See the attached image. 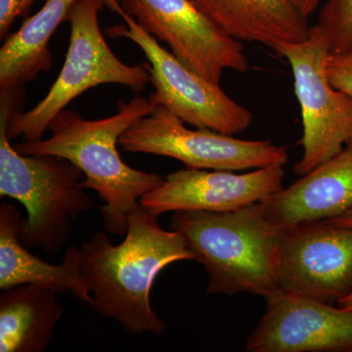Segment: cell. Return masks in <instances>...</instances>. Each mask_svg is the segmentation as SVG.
I'll use <instances>...</instances> for the list:
<instances>
[{"mask_svg": "<svg viewBox=\"0 0 352 352\" xmlns=\"http://www.w3.org/2000/svg\"><path fill=\"white\" fill-rule=\"evenodd\" d=\"M157 217L139 204L129 214L122 244L97 232L80 249V273L91 296L88 305L131 335L164 332L166 324L150 302L153 284L170 264L196 261L182 234L164 230Z\"/></svg>", "mask_w": 352, "mask_h": 352, "instance_id": "1", "label": "cell"}, {"mask_svg": "<svg viewBox=\"0 0 352 352\" xmlns=\"http://www.w3.org/2000/svg\"><path fill=\"white\" fill-rule=\"evenodd\" d=\"M157 106L151 94L148 98L136 95L131 101H120L118 112L105 119L85 120L64 109L51 120L50 138L25 141L14 147L23 155L64 157L75 164L85 175L80 188L94 190L105 203L101 214L106 232L122 235L140 199L161 186L164 177L127 166L117 145L129 127Z\"/></svg>", "mask_w": 352, "mask_h": 352, "instance_id": "2", "label": "cell"}, {"mask_svg": "<svg viewBox=\"0 0 352 352\" xmlns=\"http://www.w3.org/2000/svg\"><path fill=\"white\" fill-rule=\"evenodd\" d=\"M179 231L208 275L207 293H248L267 298L277 292L275 265L281 228L264 217L261 204L229 212H175Z\"/></svg>", "mask_w": 352, "mask_h": 352, "instance_id": "3", "label": "cell"}, {"mask_svg": "<svg viewBox=\"0 0 352 352\" xmlns=\"http://www.w3.org/2000/svg\"><path fill=\"white\" fill-rule=\"evenodd\" d=\"M19 88L0 94V196L23 204L27 219L19 231L22 244L54 254L73 233L78 215L94 208L80 188L83 173L64 157L23 155L7 133Z\"/></svg>", "mask_w": 352, "mask_h": 352, "instance_id": "4", "label": "cell"}, {"mask_svg": "<svg viewBox=\"0 0 352 352\" xmlns=\"http://www.w3.org/2000/svg\"><path fill=\"white\" fill-rule=\"evenodd\" d=\"M104 0H76L67 22L71 36L61 72L45 97L25 113L12 112L8 120L9 138L23 136L25 141L43 139L51 120L76 97L101 85H120L135 92L151 80L147 66L120 61L104 38L99 14Z\"/></svg>", "mask_w": 352, "mask_h": 352, "instance_id": "5", "label": "cell"}, {"mask_svg": "<svg viewBox=\"0 0 352 352\" xmlns=\"http://www.w3.org/2000/svg\"><path fill=\"white\" fill-rule=\"evenodd\" d=\"M113 12L124 21L106 30L110 38L129 39L139 46L148 60L147 66L159 105L197 129H207L235 135L249 129L252 113L234 101L219 83L206 80L183 65L126 12L119 0H104Z\"/></svg>", "mask_w": 352, "mask_h": 352, "instance_id": "6", "label": "cell"}, {"mask_svg": "<svg viewBox=\"0 0 352 352\" xmlns=\"http://www.w3.org/2000/svg\"><path fill=\"white\" fill-rule=\"evenodd\" d=\"M278 54L286 58L302 113L303 154L294 168L307 175L339 154L352 141V97L333 87L327 76L331 54L325 34L317 25L308 38L280 44Z\"/></svg>", "mask_w": 352, "mask_h": 352, "instance_id": "7", "label": "cell"}, {"mask_svg": "<svg viewBox=\"0 0 352 352\" xmlns=\"http://www.w3.org/2000/svg\"><path fill=\"white\" fill-rule=\"evenodd\" d=\"M122 150L173 157L186 168L238 171L284 166L289 152L268 140H243L207 129H190L159 105L120 138Z\"/></svg>", "mask_w": 352, "mask_h": 352, "instance_id": "8", "label": "cell"}, {"mask_svg": "<svg viewBox=\"0 0 352 352\" xmlns=\"http://www.w3.org/2000/svg\"><path fill=\"white\" fill-rule=\"evenodd\" d=\"M275 276L291 295L338 303L352 293V229L325 220L280 227Z\"/></svg>", "mask_w": 352, "mask_h": 352, "instance_id": "9", "label": "cell"}, {"mask_svg": "<svg viewBox=\"0 0 352 352\" xmlns=\"http://www.w3.org/2000/svg\"><path fill=\"white\" fill-rule=\"evenodd\" d=\"M146 32L168 44L183 65L214 83L227 69L244 73L249 62L241 41L230 38L190 0H122Z\"/></svg>", "mask_w": 352, "mask_h": 352, "instance_id": "10", "label": "cell"}, {"mask_svg": "<svg viewBox=\"0 0 352 352\" xmlns=\"http://www.w3.org/2000/svg\"><path fill=\"white\" fill-rule=\"evenodd\" d=\"M245 344L249 352H352V309L278 289Z\"/></svg>", "mask_w": 352, "mask_h": 352, "instance_id": "11", "label": "cell"}, {"mask_svg": "<svg viewBox=\"0 0 352 352\" xmlns=\"http://www.w3.org/2000/svg\"><path fill=\"white\" fill-rule=\"evenodd\" d=\"M283 168L270 166L243 175L185 168L166 175L163 184L145 194L139 204L157 215L182 210L235 212L281 191Z\"/></svg>", "mask_w": 352, "mask_h": 352, "instance_id": "12", "label": "cell"}, {"mask_svg": "<svg viewBox=\"0 0 352 352\" xmlns=\"http://www.w3.org/2000/svg\"><path fill=\"white\" fill-rule=\"evenodd\" d=\"M265 219L277 227L328 220L352 208V141L332 159L261 201Z\"/></svg>", "mask_w": 352, "mask_h": 352, "instance_id": "13", "label": "cell"}, {"mask_svg": "<svg viewBox=\"0 0 352 352\" xmlns=\"http://www.w3.org/2000/svg\"><path fill=\"white\" fill-rule=\"evenodd\" d=\"M23 217L11 204L0 206V289L36 285L57 294L72 292L80 302H91L89 289L80 273V250L69 245L62 263L51 264L32 254L21 242Z\"/></svg>", "mask_w": 352, "mask_h": 352, "instance_id": "14", "label": "cell"}, {"mask_svg": "<svg viewBox=\"0 0 352 352\" xmlns=\"http://www.w3.org/2000/svg\"><path fill=\"white\" fill-rule=\"evenodd\" d=\"M227 36L275 50L305 41L307 18L289 0H190Z\"/></svg>", "mask_w": 352, "mask_h": 352, "instance_id": "15", "label": "cell"}, {"mask_svg": "<svg viewBox=\"0 0 352 352\" xmlns=\"http://www.w3.org/2000/svg\"><path fill=\"white\" fill-rule=\"evenodd\" d=\"M76 0H46L20 29L4 38L0 48V94L19 88L47 73L53 66L48 47L51 36L67 18Z\"/></svg>", "mask_w": 352, "mask_h": 352, "instance_id": "16", "label": "cell"}, {"mask_svg": "<svg viewBox=\"0 0 352 352\" xmlns=\"http://www.w3.org/2000/svg\"><path fill=\"white\" fill-rule=\"evenodd\" d=\"M56 292L21 285L0 294V351L44 352L64 308Z\"/></svg>", "mask_w": 352, "mask_h": 352, "instance_id": "17", "label": "cell"}, {"mask_svg": "<svg viewBox=\"0 0 352 352\" xmlns=\"http://www.w3.org/2000/svg\"><path fill=\"white\" fill-rule=\"evenodd\" d=\"M316 25L325 34L332 54L352 53V0H327Z\"/></svg>", "mask_w": 352, "mask_h": 352, "instance_id": "18", "label": "cell"}, {"mask_svg": "<svg viewBox=\"0 0 352 352\" xmlns=\"http://www.w3.org/2000/svg\"><path fill=\"white\" fill-rule=\"evenodd\" d=\"M326 69L329 80L333 87L352 97V53H331Z\"/></svg>", "mask_w": 352, "mask_h": 352, "instance_id": "19", "label": "cell"}, {"mask_svg": "<svg viewBox=\"0 0 352 352\" xmlns=\"http://www.w3.org/2000/svg\"><path fill=\"white\" fill-rule=\"evenodd\" d=\"M36 1L38 0H0V38L9 36L14 22L29 12Z\"/></svg>", "mask_w": 352, "mask_h": 352, "instance_id": "20", "label": "cell"}, {"mask_svg": "<svg viewBox=\"0 0 352 352\" xmlns=\"http://www.w3.org/2000/svg\"><path fill=\"white\" fill-rule=\"evenodd\" d=\"M289 1L303 16L308 18V16L315 12L322 0H289Z\"/></svg>", "mask_w": 352, "mask_h": 352, "instance_id": "21", "label": "cell"}, {"mask_svg": "<svg viewBox=\"0 0 352 352\" xmlns=\"http://www.w3.org/2000/svg\"><path fill=\"white\" fill-rule=\"evenodd\" d=\"M325 221L332 224V226L346 227V228L352 229V208L349 210V212H344V214L333 217V219L325 220Z\"/></svg>", "mask_w": 352, "mask_h": 352, "instance_id": "22", "label": "cell"}, {"mask_svg": "<svg viewBox=\"0 0 352 352\" xmlns=\"http://www.w3.org/2000/svg\"><path fill=\"white\" fill-rule=\"evenodd\" d=\"M338 307L344 308V309H352V293L351 295L340 300V302H338Z\"/></svg>", "mask_w": 352, "mask_h": 352, "instance_id": "23", "label": "cell"}]
</instances>
